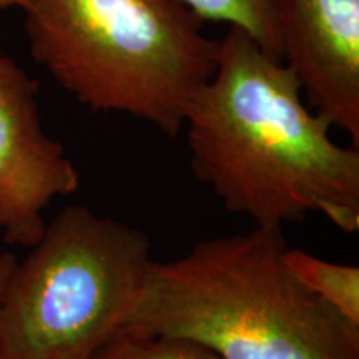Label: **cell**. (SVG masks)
Instances as JSON below:
<instances>
[{
  "mask_svg": "<svg viewBox=\"0 0 359 359\" xmlns=\"http://www.w3.org/2000/svg\"><path fill=\"white\" fill-rule=\"evenodd\" d=\"M15 263H17V258L13 257L12 253H0V299H2L7 280H8V276H11Z\"/></svg>",
  "mask_w": 359,
  "mask_h": 359,
  "instance_id": "cell-10",
  "label": "cell"
},
{
  "mask_svg": "<svg viewBox=\"0 0 359 359\" xmlns=\"http://www.w3.org/2000/svg\"><path fill=\"white\" fill-rule=\"evenodd\" d=\"M154 262L145 231L65 206L0 299V359H90L127 325Z\"/></svg>",
  "mask_w": 359,
  "mask_h": 359,
  "instance_id": "cell-4",
  "label": "cell"
},
{
  "mask_svg": "<svg viewBox=\"0 0 359 359\" xmlns=\"http://www.w3.org/2000/svg\"><path fill=\"white\" fill-rule=\"evenodd\" d=\"M308 105L359 148V0H264Z\"/></svg>",
  "mask_w": 359,
  "mask_h": 359,
  "instance_id": "cell-6",
  "label": "cell"
},
{
  "mask_svg": "<svg viewBox=\"0 0 359 359\" xmlns=\"http://www.w3.org/2000/svg\"><path fill=\"white\" fill-rule=\"evenodd\" d=\"M32 0H0V11H6V8H20L24 11L25 7L30 6Z\"/></svg>",
  "mask_w": 359,
  "mask_h": 359,
  "instance_id": "cell-11",
  "label": "cell"
},
{
  "mask_svg": "<svg viewBox=\"0 0 359 359\" xmlns=\"http://www.w3.org/2000/svg\"><path fill=\"white\" fill-rule=\"evenodd\" d=\"M201 20L240 27L264 50L280 57L264 0H182Z\"/></svg>",
  "mask_w": 359,
  "mask_h": 359,
  "instance_id": "cell-9",
  "label": "cell"
},
{
  "mask_svg": "<svg viewBox=\"0 0 359 359\" xmlns=\"http://www.w3.org/2000/svg\"><path fill=\"white\" fill-rule=\"evenodd\" d=\"M30 55L79 103L168 137L217 67L219 40L182 0H32Z\"/></svg>",
  "mask_w": 359,
  "mask_h": 359,
  "instance_id": "cell-3",
  "label": "cell"
},
{
  "mask_svg": "<svg viewBox=\"0 0 359 359\" xmlns=\"http://www.w3.org/2000/svg\"><path fill=\"white\" fill-rule=\"evenodd\" d=\"M90 359H222L198 343L125 325Z\"/></svg>",
  "mask_w": 359,
  "mask_h": 359,
  "instance_id": "cell-8",
  "label": "cell"
},
{
  "mask_svg": "<svg viewBox=\"0 0 359 359\" xmlns=\"http://www.w3.org/2000/svg\"><path fill=\"white\" fill-rule=\"evenodd\" d=\"M283 262L290 273L343 320L359 326V268L318 258L298 248H286Z\"/></svg>",
  "mask_w": 359,
  "mask_h": 359,
  "instance_id": "cell-7",
  "label": "cell"
},
{
  "mask_svg": "<svg viewBox=\"0 0 359 359\" xmlns=\"http://www.w3.org/2000/svg\"><path fill=\"white\" fill-rule=\"evenodd\" d=\"M183 128L191 172L228 212L281 228L318 213L359 230V148L334 140L290 67L240 27L219 39Z\"/></svg>",
  "mask_w": 359,
  "mask_h": 359,
  "instance_id": "cell-1",
  "label": "cell"
},
{
  "mask_svg": "<svg viewBox=\"0 0 359 359\" xmlns=\"http://www.w3.org/2000/svg\"><path fill=\"white\" fill-rule=\"evenodd\" d=\"M286 248L281 226H253L154 259L127 325L222 359H359V326L291 275Z\"/></svg>",
  "mask_w": 359,
  "mask_h": 359,
  "instance_id": "cell-2",
  "label": "cell"
},
{
  "mask_svg": "<svg viewBox=\"0 0 359 359\" xmlns=\"http://www.w3.org/2000/svg\"><path fill=\"white\" fill-rule=\"evenodd\" d=\"M2 37H0V55H2Z\"/></svg>",
  "mask_w": 359,
  "mask_h": 359,
  "instance_id": "cell-12",
  "label": "cell"
},
{
  "mask_svg": "<svg viewBox=\"0 0 359 359\" xmlns=\"http://www.w3.org/2000/svg\"><path fill=\"white\" fill-rule=\"evenodd\" d=\"M80 173L62 143L40 122L39 83L0 55V235L32 246L43 235V213L55 198L79 190Z\"/></svg>",
  "mask_w": 359,
  "mask_h": 359,
  "instance_id": "cell-5",
  "label": "cell"
}]
</instances>
